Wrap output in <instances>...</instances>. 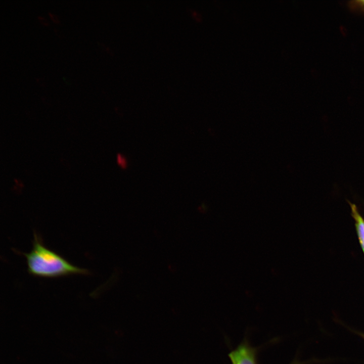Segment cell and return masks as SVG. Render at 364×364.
<instances>
[{
	"label": "cell",
	"mask_w": 364,
	"mask_h": 364,
	"mask_svg": "<svg viewBox=\"0 0 364 364\" xmlns=\"http://www.w3.org/2000/svg\"><path fill=\"white\" fill-rule=\"evenodd\" d=\"M37 18L39 21V22L43 25L45 26L49 25V22L48 20L43 16L39 15L37 16Z\"/></svg>",
	"instance_id": "52a82bcc"
},
{
	"label": "cell",
	"mask_w": 364,
	"mask_h": 364,
	"mask_svg": "<svg viewBox=\"0 0 364 364\" xmlns=\"http://www.w3.org/2000/svg\"><path fill=\"white\" fill-rule=\"evenodd\" d=\"M23 254L26 259L28 272L33 276L58 278L89 274L87 269L71 264L59 254L46 248L35 234L32 250Z\"/></svg>",
	"instance_id": "6da1fadb"
},
{
	"label": "cell",
	"mask_w": 364,
	"mask_h": 364,
	"mask_svg": "<svg viewBox=\"0 0 364 364\" xmlns=\"http://www.w3.org/2000/svg\"><path fill=\"white\" fill-rule=\"evenodd\" d=\"M293 364H297V363H293Z\"/></svg>",
	"instance_id": "ba28073f"
},
{
	"label": "cell",
	"mask_w": 364,
	"mask_h": 364,
	"mask_svg": "<svg viewBox=\"0 0 364 364\" xmlns=\"http://www.w3.org/2000/svg\"><path fill=\"white\" fill-rule=\"evenodd\" d=\"M232 364H256L254 348L243 343L229 354Z\"/></svg>",
	"instance_id": "7a4b0ae2"
},
{
	"label": "cell",
	"mask_w": 364,
	"mask_h": 364,
	"mask_svg": "<svg viewBox=\"0 0 364 364\" xmlns=\"http://www.w3.org/2000/svg\"><path fill=\"white\" fill-rule=\"evenodd\" d=\"M118 164L122 168H126L127 166V161L124 156L118 154L117 158Z\"/></svg>",
	"instance_id": "5b68a950"
},
{
	"label": "cell",
	"mask_w": 364,
	"mask_h": 364,
	"mask_svg": "<svg viewBox=\"0 0 364 364\" xmlns=\"http://www.w3.org/2000/svg\"><path fill=\"white\" fill-rule=\"evenodd\" d=\"M352 216L355 221V226L360 244L364 253V219L360 215L356 206L349 201Z\"/></svg>",
	"instance_id": "3957f363"
},
{
	"label": "cell",
	"mask_w": 364,
	"mask_h": 364,
	"mask_svg": "<svg viewBox=\"0 0 364 364\" xmlns=\"http://www.w3.org/2000/svg\"><path fill=\"white\" fill-rule=\"evenodd\" d=\"M349 7L352 10L364 11V0H354L348 2Z\"/></svg>",
	"instance_id": "277c9868"
},
{
	"label": "cell",
	"mask_w": 364,
	"mask_h": 364,
	"mask_svg": "<svg viewBox=\"0 0 364 364\" xmlns=\"http://www.w3.org/2000/svg\"><path fill=\"white\" fill-rule=\"evenodd\" d=\"M48 15H49L50 19L54 23H60V19L57 15H56L51 12H48Z\"/></svg>",
	"instance_id": "8992f818"
}]
</instances>
